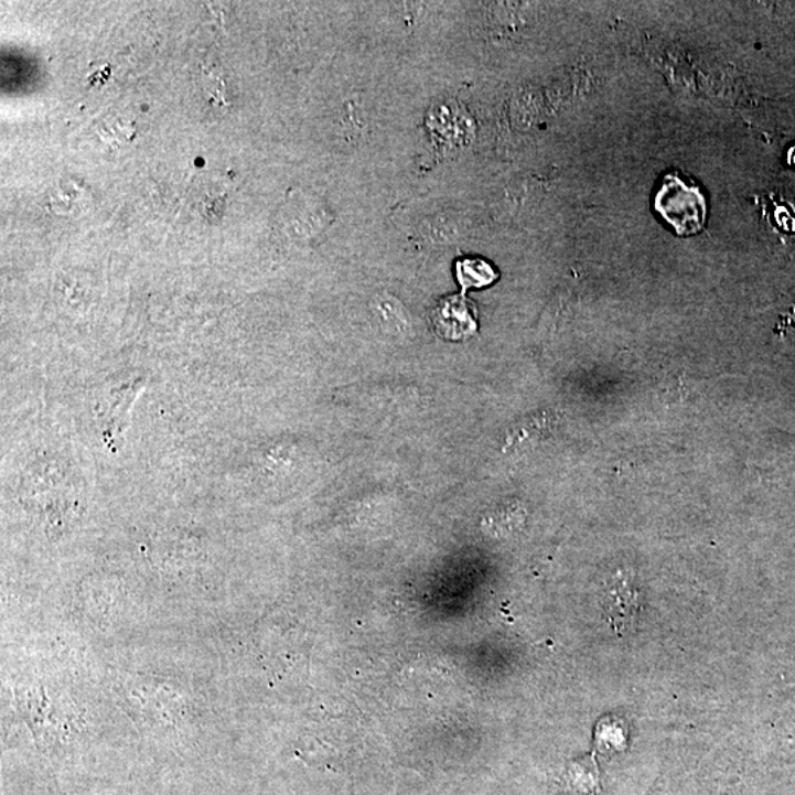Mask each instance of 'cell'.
I'll list each match as a JSON object with an SVG mask.
<instances>
[{"label": "cell", "mask_w": 795, "mask_h": 795, "mask_svg": "<svg viewBox=\"0 0 795 795\" xmlns=\"http://www.w3.org/2000/svg\"><path fill=\"white\" fill-rule=\"evenodd\" d=\"M654 208L676 235H697L706 226L705 193L696 182L678 173H669L662 179L654 193Z\"/></svg>", "instance_id": "cell-1"}, {"label": "cell", "mask_w": 795, "mask_h": 795, "mask_svg": "<svg viewBox=\"0 0 795 795\" xmlns=\"http://www.w3.org/2000/svg\"><path fill=\"white\" fill-rule=\"evenodd\" d=\"M434 329L445 340H463L476 332L474 311L469 310V301L463 297L442 301L433 314Z\"/></svg>", "instance_id": "cell-2"}, {"label": "cell", "mask_w": 795, "mask_h": 795, "mask_svg": "<svg viewBox=\"0 0 795 795\" xmlns=\"http://www.w3.org/2000/svg\"><path fill=\"white\" fill-rule=\"evenodd\" d=\"M605 614L609 616L610 625L616 634H622L631 627L638 619L640 600L638 591L626 582V579H617L609 587L604 599Z\"/></svg>", "instance_id": "cell-3"}, {"label": "cell", "mask_w": 795, "mask_h": 795, "mask_svg": "<svg viewBox=\"0 0 795 795\" xmlns=\"http://www.w3.org/2000/svg\"><path fill=\"white\" fill-rule=\"evenodd\" d=\"M764 214L776 235L785 244H795V196L785 192H775L764 205Z\"/></svg>", "instance_id": "cell-4"}, {"label": "cell", "mask_w": 795, "mask_h": 795, "mask_svg": "<svg viewBox=\"0 0 795 795\" xmlns=\"http://www.w3.org/2000/svg\"><path fill=\"white\" fill-rule=\"evenodd\" d=\"M456 278L464 291H468L470 288H483L494 283L498 275L491 264L483 259H464L456 264Z\"/></svg>", "instance_id": "cell-5"}, {"label": "cell", "mask_w": 795, "mask_h": 795, "mask_svg": "<svg viewBox=\"0 0 795 795\" xmlns=\"http://www.w3.org/2000/svg\"><path fill=\"white\" fill-rule=\"evenodd\" d=\"M572 786L578 795L599 794V776H597L595 763H581L572 769Z\"/></svg>", "instance_id": "cell-6"}]
</instances>
